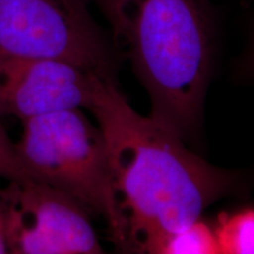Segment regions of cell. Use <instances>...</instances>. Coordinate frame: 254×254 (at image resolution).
Listing matches in <instances>:
<instances>
[{
	"mask_svg": "<svg viewBox=\"0 0 254 254\" xmlns=\"http://www.w3.org/2000/svg\"><path fill=\"white\" fill-rule=\"evenodd\" d=\"M9 254H100L91 213L66 193L33 179L2 187Z\"/></svg>",
	"mask_w": 254,
	"mask_h": 254,
	"instance_id": "5",
	"label": "cell"
},
{
	"mask_svg": "<svg viewBox=\"0 0 254 254\" xmlns=\"http://www.w3.org/2000/svg\"><path fill=\"white\" fill-rule=\"evenodd\" d=\"M90 113L106 142L124 225L120 252L151 254L160 238L254 185L252 172L208 163L172 129L135 112L118 86L107 87Z\"/></svg>",
	"mask_w": 254,
	"mask_h": 254,
	"instance_id": "1",
	"label": "cell"
},
{
	"mask_svg": "<svg viewBox=\"0 0 254 254\" xmlns=\"http://www.w3.org/2000/svg\"><path fill=\"white\" fill-rule=\"evenodd\" d=\"M219 253L213 221L204 217L183 230L160 238L151 254H212Z\"/></svg>",
	"mask_w": 254,
	"mask_h": 254,
	"instance_id": "8",
	"label": "cell"
},
{
	"mask_svg": "<svg viewBox=\"0 0 254 254\" xmlns=\"http://www.w3.org/2000/svg\"><path fill=\"white\" fill-rule=\"evenodd\" d=\"M237 71L243 80L250 82L252 86H254V15L251 21L245 46L238 59Z\"/></svg>",
	"mask_w": 254,
	"mask_h": 254,
	"instance_id": "10",
	"label": "cell"
},
{
	"mask_svg": "<svg viewBox=\"0 0 254 254\" xmlns=\"http://www.w3.org/2000/svg\"><path fill=\"white\" fill-rule=\"evenodd\" d=\"M0 178L5 179L6 182L28 179L18 159L15 144L8 138L1 120H0Z\"/></svg>",
	"mask_w": 254,
	"mask_h": 254,
	"instance_id": "9",
	"label": "cell"
},
{
	"mask_svg": "<svg viewBox=\"0 0 254 254\" xmlns=\"http://www.w3.org/2000/svg\"><path fill=\"white\" fill-rule=\"evenodd\" d=\"M111 86L118 85L72 63L0 53V116L24 122L62 110L91 112Z\"/></svg>",
	"mask_w": 254,
	"mask_h": 254,
	"instance_id": "6",
	"label": "cell"
},
{
	"mask_svg": "<svg viewBox=\"0 0 254 254\" xmlns=\"http://www.w3.org/2000/svg\"><path fill=\"white\" fill-rule=\"evenodd\" d=\"M92 0H0V53L68 62L118 85L122 62Z\"/></svg>",
	"mask_w": 254,
	"mask_h": 254,
	"instance_id": "4",
	"label": "cell"
},
{
	"mask_svg": "<svg viewBox=\"0 0 254 254\" xmlns=\"http://www.w3.org/2000/svg\"><path fill=\"white\" fill-rule=\"evenodd\" d=\"M92 2L99 8V11L103 13V15L109 21L111 17V12H112V0H92Z\"/></svg>",
	"mask_w": 254,
	"mask_h": 254,
	"instance_id": "12",
	"label": "cell"
},
{
	"mask_svg": "<svg viewBox=\"0 0 254 254\" xmlns=\"http://www.w3.org/2000/svg\"><path fill=\"white\" fill-rule=\"evenodd\" d=\"M9 253L7 233H6V202L4 190L0 189V254Z\"/></svg>",
	"mask_w": 254,
	"mask_h": 254,
	"instance_id": "11",
	"label": "cell"
},
{
	"mask_svg": "<svg viewBox=\"0 0 254 254\" xmlns=\"http://www.w3.org/2000/svg\"><path fill=\"white\" fill-rule=\"evenodd\" d=\"M213 226L219 253L254 254V206L225 212Z\"/></svg>",
	"mask_w": 254,
	"mask_h": 254,
	"instance_id": "7",
	"label": "cell"
},
{
	"mask_svg": "<svg viewBox=\"0 0 254 254\" xmlns=\"http://www.w3.org/2000/svg\"><path fill=\"white\" fill-rule=\"evenodd\" d=\"M15 144L28 179L66 193L91 214L103 218L117 250L124 243V225L100 127L84 110L51 112L24 120Z\"/></svg>",
	"mask_w": 254,
	"mask_h": 254,
	"instance_id": "3",
	"label": "cell"
},
{
	"mask_svg": "<svg viewBox=\"0 0 254 254\" xmlns=\"http://www.w3.org/2000/svg\"><path fill=\"white\" fill-rule=\"evenodd\" d=\"M107 23L148 95L150 117L196 147L217 60L213 0H112Z\"/></svg>",
	"mask_w": 254,
	"mask_h": 254,
	"instance_id": "2",
	"label": "cell"
}]
</instances>
